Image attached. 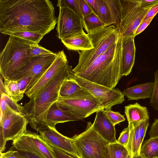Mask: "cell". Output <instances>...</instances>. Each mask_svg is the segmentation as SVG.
Masks as SVG:
<instances>
[{"label":"cell","mask_w":158,"mask_h":158,"mask_svg":"<svg viewBox=\"0 0 158 158\" xmlns=\"http://www.w3.org/2000/svg\"><path fill=\"white\" fill-rule=\"evenodd\" d=\"M103 158H111L110 156L107 147Z\"/></svg>","instance_id":"49"},{"label":"cell","mask_w":158,"mask_h":158,"mask_svg":"<svg viewBox=\"0 0 158 158\" xmlns=\"http://www.w3.org/2000/svg\"><path fill=\"white\" fill-rule=\"evenodd\" d=\"M74 77L82 88L90 93L103 106L104 109H111L114 106L120 104L125 100L124 96L118 89L109 88L74 74Z\"/></svg>","instance_id":"9"},{"label":"cell","mask_w":158,"mask_h":158,"mask_svg":"<svg viewBox=\"0 0 158 158\" xmlns=\"http://www.w3.org/2000/svg\"><path fill=\"white\" fill-rule=\"evenodd\" d=\"M61 41L69 50L83 51L94 48L87 34L84 31L70 38L61 40Z\"/></svg>","instance_id":"19"},{"label":"cell","mask_w":158,"mask_h":158,"mask_svg":"<svg viewBox=\"0 0 158 158\" xmlns=\"http://www.w3.org/2000/svg\"><path fill=\"white\" fill-rule=\"evenodd\" d=\"M59 8L56 28L59 39L61 40L84 31L83 23L79 15L67 6Z\"/></svg>","instance_id":"13"},{"label":"cell","mask_w":158,"mask_h":158,"mask_svg":"<svg viewBox=\"0 0 158 158\" xmlns=\"http://www.w3.org/2000/svg\"><path fill=\"white\" fill-rule=\"evenodd\" d=\"M134 37L122 38L121 58V76L128 75L135 63L136 48Z\"/></svg>","instance_id":"17"},{"label":"cell","mask_w":158,"mask_h":158,"mask_svg":"<svg viewBox=\"0 0 158 158\" xmlns=\"http://www.w3.org/2000/svg\"><path fill=\"white\" fill-rule=\"evenodd\" d=\"M125 113L128 123H140L144 121L149 120L147 108L137 102L125 106Z\"/></svg>","instance_id":"21"},{"label":"cell","mask_w":158,"mask_h":158,"mask_svg":"<svg viewBox=\"0 0 158 158\" xmlns=\"http://www.w3.org/2000/svg\"><path fill=\"white\" fill-rule=\"evenodd\" d=\"M129 137V126L124 129L121 133L119 136L117 140V142L125 146H127Z\"/></svg>","instance_id":"36"},{"label":"cell","mask_w":158,"mask_h":158,"mask_svg":"<svg viewBox=\"0 0 158 158\" xmlns=\"http://www.w3.org/2000/svg\"><path fill=\"white\" fill-rule=\"evenodd\" d=\"M50 146L53 151L56 158H75L59 149Z\"/></svg>","instance_id":"42"},{"label":"cell","mask_w":158,"mask_h":158,"mask_svg":"<svg viewBox=\"0 0 158 158\" xmlns=\"http://www.w3.org/2000/svg\"><path fill=\"white\" fill-rule=\"evenodd\" d=\"M83 27L87 33L101 28L106 27L105 24L93 12L84 17Z\"/></svg>","instance_id":"26"},{"label":"cell","mask_w":158,"mask_h":158,"mask_svg":"<svg viewBox=\"0 0 158 158\" xmlns=\"http://www.w3.org/2000/svg\"><path fill=\"white\" fill-rule=\"evenodd\" d=\"M93 124L96 131L109 143L117 142L114 126L109 119L104 109L98 110Z\"/></svg>","instance_id":"16"},{"label":"cell","mask_w":158,"mask_h":158,"mask_svg":"<svg viewBox=\"0 0 158 158\" xmlns=\"http://www.w3.org/2000/svg\"><path fill=\"white\" fill-rule=\"evenodd\" d=\"M122 40L111 45L84 71L74 74L110 89L115 88L122 77Z\"/></svg>","instance_id":"3"},{"label":"cell","mask_w":158,"mask_h":158,"mask_svg":"<svg viewBox=\"0 0 158 158\" xmlns=\"http://www.w3.org/2000/svg\"><path fill=\"white\" fill-rule=\"evenodd\" d=\"M158 12V3L152 7L145 17L143 21H145L152 17H154Z\"/></svg>","instance_id":"44"},{"label":"cell","mask_w":158,"mask_h":158,"mask_svg":"<svg viewBox=\"0 0 158 158\" xmlns=\"http://www.w3.org/2000/svg\"><path fill=\"white\" fill-rule=\"evenodd\" d=\"M98 13V17L105 24L106 27L114 24L109 8L104 0H97Z\"/></svg>","instance_id":"28"},{"label":"cell","mask_w":158,"mask_h":158,"mask_svg":"<svg viewBox=\"0 0 158 158\" xmlns=\"http://www.w3.org/2000/svg\"><path fill=\"white\" fill-rule=\"evenodd\" d=\"M56 57L57 53H54L52 54L33 57L27 64L7 79L17 81L27 77H32L28 89L42 76L54 62Z\"/></svg>","instance_id":"11"},{"label":"cell","mask_w":158,"mask_h":158,"mask_svg":"<svg viewBox=\"0 0 158 158\" xmlns=\"http://www.w3.org/2000/svg\"><path fill=\"white\" fill-rule=\"evenodd\" d=\"M124 158H132V157L131 155L129 153Z\"/></svg>","instance_id":"50"},{"label":"cell","mask_w":158,"mask_h":158,"mask_svg":"<svg viewBox=\"0 0 158 158\" xmlns=\"http://www.w3.org/2000/svg\"><path fill=\"white\" fill-rule=\"evenodd\" d=\"M154 83L148 82L128 88L122 92L128 100L150 98L153 91Z\"/></svg>","instance_id":"20"},{"label":"cell","mask_w":158,"mask_h":158,"mask_svg":"<svg viewBox=\"0 0 158 158\" xmlns=\"http://www.w3.org/2000/svg\"><path fill=\"white\" fill-rule=\"evenodd\" d=\"M4 84L8 96L17 102L23 98L24 94L21 91L17 81L4 79Z\"/></svg>","instance_id":"27"},{"label":"cell","mask_w":158,"mask_h":158,"mask_svg":"<svg viewBox=\"0 0 158 158\" xmlns=\"http://www.w3.org/2000/svg\"><path fill=\"white\" fill-rule=\"evenodd\" d=\"M73 69L71 66L67 64L23 106V114L32 128L38 131L44 130L48 111L58 100L61 86L66 79L73 75Z\"/></svg>","instance_id":"2"},{"label":"cell","mask_w":158,"mask_h":158,"mask_svg":"<svg viewBox=\"0 0 158 158\" xmlns=\"http://www.w3.org/2000/svg\"><path fill=\"white\" fill-rule=\"evenodd\" d=\"M143 143L140 156L144 158H158V136L150 138Z\"/></svg>","instance_id":"25"},{"label":"cell","mask_w":158,"mask_h":158,"mask_svg":"<svg viewBox=\"0 0 158 158\" xmlns=\"http://www.w3.org/2000/svg\"><path fill=\"white\" fill-rule=\"evenodd\" d=\"M155 80L153 91L149 102L150 105L158 111V69L154 73Z\"/></svg>","instance_id":"33"},{"label":"cell","mask_w":158,"mask_h":158,"mask_svg":"<svg viewBox=\"0 0 158 158\" xmlns=\"http://www.w3.org/2000/svg\"><path fill=\"white\" fill-rule=\"evenodd\" d=\"M104 110L106 114L114 126L125 120L123 116L119 113L113 111L111 109Z\"/></svg>","instance_id":"35"},{"label":"cell","mask_w":158,"mask_h":158,"mask_svg":"<svg viewBox=\"0 0 158 158\" xmlns=\"http://www.w3.org/2000/svg\"><path fill=\"white\" fill-rule=\"evenodd\" d=\"M54 52L39 45L33 44L30 45V53L31 57L40 56L53 54Z\"/></svg>","instance_id":"34"},{"label":"cell","mask_w":158,"mask_h":158,"mask_svg":"<svg viewBox=\"0 0 158 158\" xmlns=\"http://www.w3.org/2000/svg\"><path fill=\"white\" fill-rule=\"evenodd\" d=\"M158 3V0H141V6L143 8H152Z\"/></svg>","instance_id":"46"},{"label":"cell","mask_w":158,"mask_h":158,"mask_svg":"<svg viewBox=\"0 0 158 158\" xmlns=\"http://www.w3.org/2000/svg\"><path fill=\"white\" fill-rule=\"evenodd\" d=\"M55 102L78 120H82L99 110L104 109L103 106L90 93L83 88L71 96L59 98Z\"/></svg>","instance_id":"8"},{"label":"cell","mask_w":158,"mask_h":158,"mask_svg":"<svg viewBox=\"0 0 158 158\" xmlns=\"http://www.w3.org/2000/svg\"><path fill=\"white\" fill-rule=\"evenodd\" d=\"M79 3L81 11L83 17L93 12L91 8L85 0H79Z\"/></svg>","instance_id":"40"},{"label":"cell","mask_w":158,"mask_h":158,"mask_svg":"<svg viewBox=\"0 0 158 158\" xmlns=\"http://www.w3.org/2000/svg\"><path fill=\"white\" fill-rule=\"evenodd\" d=\"M77 120H78L73 115L62 109L55 102L48 111L43 130L56 128L55 126L58 123Z\"/></svg>","instance_id":"18"},{"label":"cell","mask_w":158,"mask_h":158,"mask_svg":"<svg viewBox=\"0 0 158 158\" xmlns=\"http://www.w3.org/2000/svg\"><path fill=\"white\" fill-rule=\"evenodd\" d=\"M28 123L23 114L16 112L0 118V145H5L7 141H13L25 132Z\"/></svg>","instance_id":"12"},{"label":"cell","mask_w":158,"mask_h":158,"mask_svg":"<svg viewBox=\"0 0 158 158\" xmlns=\"http://www.w3.org/2000/svg\"><path fill=\"white\" fill-rule=\"evenodd\" d=\"M149 125V120L141 122L139 124V135L142 144L145 136L147 130Z\"/></svg>","instance_id":"38"},{"label":"cell","mask_w":158,"mask_h":158,"mask_svg":"<svg viewBox=\"0 0 158 158\" xmlns=\"http://www.w3.org/2000/svg\"><path fill=\"white\" fill-rule=\"evenodd\" d=\"M56 6L59 8L69 7L79 16L83 23L84 17L81 11L79 0H59L57 1Z\"/></svg>","instance_id":"31"},{"label":"cell","mask_w":158,"mask_h":158,"mask_svg":"<svg viewBox=\"0 0 158 158\" xmlns=\"http://www.w3.org/2000/svg\"><path fill=\"white\" fill-rule=\"evenodd\" d=\"M0 96L1 116L5 115L12 112L23 114V106L13 100L5 94H3Z\"/></svg>","instance_id":"23"},{"label":"cell","mask_w":158,"mask_h":158,"mask_svg":"<svg viewBox=\"0 0 158 158\" xmlns=\"http://www.w3.org/2000/svg\"><path fill=\"white\" fill-rule=\"evenodd\" d=\"M13 147L19 151L33 154L40 158H56L51 147L36 133L27 131L13 141Z\"/></svg>","instance_id":"10"},{"label":"cell","mask_w":158,"mask_h":158,"mask_svg":"<svg viewBox=\"0 0 158 158\" xmlns=\"http://www.w3.org/2000/svg\"><path fill=\"white\" fill-rule=\"evenodd\" d=\"M39 132L40 137L49 145L59 149L74 157L78 158L71 138L62 135L56 128H49Z\"/></svg>","instance_id":"15"},{"label":"cell","mask_w":158,"mask_h":158,"mask_svg":"<svg viewBox=\"0 0 158 158\" xmlns=\"http://www.w3.org/2000/svg\"><path fill=\"white\" fill-rule=\"evenodd\" d=\"M25 153L24 154L27 156V158H40L33 154L27 152Z\"/></svg>","instance_id":"48"},{"label":"cell","mask_w":158,"mask_h":158,"mask_svg":"<svg viewBox=\"0 0 158 158\" xmlns=\"http://www.w3.org/2000/svg\"><path fill=\"white\" fill-rule=\"evenodd\" d=\"M150 138L158 136V119H156L150 127L149 132Z\"/></svg>","instance_id":"43"},{"label":"cell","mask_w":158,"mask_h":158,"mask_svg":"<svg viewBox=\"0 0 158 158\" xmlns=\"http://www.w3.org/2000/svg\"><path fill=\"white\" fill-rule=\"evenodd\" d=\"M154 17L150 18L143 21L137 27L135 34V37L143 31L148 26Z\"/></svg>","instance_id":"41"},{"label":"cell","mask_w":158,"mask_h":158,"mask_svg":"<svg viewBox=\"0 0 158 158\" xmlns=\"http://www.w3.org/2000/svg\"><path fill=\"white\" fill-rule=\"evenodd\" d=\"M110 12L114 24L115 26L118 21L120 12L119 0H104Z\"/></svg>","instance_id":"32"},{"label":"cell","mask_w":158,"mask_h":158,"mask_svg":"<svg viewBox=\"0 0 158 158\" xmlns=\"http://www.w3.org/2000/svg\"><path fill=\"white\" fill-rule=\"evenodd\" d=\"M0 158H27L24 154L21 155L18 151L9 150L6 152H0Z\"/></svg>","instance_id":"37"},{"label":"cell","mask_w":158,"mask_h":158,"mask_svg":"<svg viewBox=\"0 0 158 158\" xmlns=\"http://www.w3.org/2000/svg\"><path fill=\"white\" fill-rule=\"evenodd\" d=\"M68 64L63 50L57 53V57L53 64L42 76L25 92L30 98L35 96L62 68Z\"/></svg>","instance_id":"14"},{"label":"cell","mask_w":158,"mask_h":158,"mask_svg":"<svg viewBox=\"0 0 158 158\" xmlns=\"http://www.w3.org/2000/svg\"><path fill=\"white\" fill-rule=\"evenodd\" d=\"M71 138L78 158H103L109 144L96 131L90 122L84 132Z\"/></svg>","instance_id":"7"},{"label":"cell","mask_w":158,"mask_h":158,"mask_svg":"<svg viewBox=\"0 0 158 158\" xmlns=\"http://www.w3.org/2000/svg\"><path fill=\"white\" fill-rule=\"evenodd\" d=\"M82 89L75 80L73 73L71 77L66 79L62 84L60 90L59 98L71 96L80 91Z\"/></svg>","instance_id":"24"},{"label":"cell","mask_w":158,"mask_h":158,"mask_svg":"<svg viewBox=\"0 0 158 158\" xmlns=\"http://www.w3.org/2000/svg\"><path fill=\"white\" fill-rule=\"evenodd\" d=\"M32 78V77H29L17 81L20 90L23 94H24L25 93Z\"/></svg>","instance_id":"39"},{"label":"cell","mask_w":158,"mask_h":158,"mask_svg":"<svg viewBox=\"0 0 158 158\" xmlns=\"http://www.w3.org/2000/svg\"><path fill=\"white\" fill-rule=\"evenodd\" d=\"M89 4L93 12L98 16V7L97 0H85Z\"/></svg>","instance_id":"45"},{"label":"cell","mask_w":158,"mask_h":158,"mask_svg":"<svg viewBox=\"0 0 158 158\" xmlns=\"http://www.w3.org/2000/svg\"><path fill=\"white\" fill-rule=\"evenodd\" d=\"M132 158H144L142 156H141L140 155H138L137 156H134Z\"/></svg>","instance_id":"51"},{"label":"cell","mask_w":158,"mask_h":158,"mask_svg":"<svg viewBox=\"0 0 158 158\" xmlns=\"http://www.w3.org/2000/svg\"><path fill=\"white\" fill-rule=\"evenodd\" d=\"M139 123H128L129 137L126 147L132 158L134 156L140 155L142 144L140 142L139 135Z\"/></svg>","instance_id":"22"},{"label":"cell","mask_w":158,"mask_h":158,"mask_svg":"<svg viewBox=\"0 0 158 158\" xmlns=\"http://www.w3.org/2000/svg\"><path fill=\"white\" fill-rule=\"evenodd\" d=\"M94 48L89 50L78 51V62L73 69L76 74L86 69L92 62L103 54L111 45L120 39L118 29L114 25L101 28L87 33Z\"/></svg>","instance_id":"4"},{"label":"cell","mask_w":158,"mask_h":158,"mask_svg":"<svg viewBox=\"0 0 158 158\" xmlns=\"http://www.w3.org/2000/svg\"><path fill=\"white\" fill-rule=\"evenodd\" d=\"M57 23L52 2L48 0H0V32L29 31L44 36Z\"/></svg>","instance_id":"1"},{"label":"cell","mask_w":158,"mask_h":158,"mask_svg":"<svg viewBox=\"0 0 158 158\" xmlns=\"http://www.w3.org/2000/svg\"><path fill=\"white\" fill-rule=\"evenodd\" d=\"M107 148L111 158H124L129 153L125 146L117 142L109 143Z\"/></svg>","instance_id":"29"},{"label":"cell","mask_w":158,"mask_h":158,"mask_svg":"<svg viewBox=\"0 0 158 158\" xmlns=\"http://www.w3.org/2000/svg\"><path fill=\"white\" fill-rule=\"evenodd\" d=\"M6 35L19 37L36 44H39L44 36L38 33L29 31L15 32Z\"/></svg>","instance_id":"30"},{"label":"cell","mask_w":158,"mask_h":158,"mask_svg":"<svg viewBox=\"0 0 158 158\" xmlns=\"http://www.w3.org/2000/svg\"><path fill=\"white\" fill-rule=\"evenodd\" d=\"M2 77H3V76L1 75H0V95L3 94H5L8 95V94L6 91V88L4 85V84L3 83L2 81Z\"/></svg>","instance_id":"47"},{"label":"cell","mask_w":158,"mask_h":158,"mask_svg":"<svg viewBox=\"0 0 158 158\" xmlns=\"http://www.w3.org/2000/svg\"><path fill=\"white\" fill-rule=\"evenodd\" d=\"M120 12L115 26L119 30L120 38L135 37L136 31L151 8H143L141 0H119Z\"/></svg>","instance_id":"6"},{"label":"cell","mask_w":158,"mask_h":158,"mask_svg":"<svg viewBox=\"0 0 158 158\" xmlns=\"http://www.w3.org/2000/svg\"><path fill=\"white\" fill-rule=\"evenodd\" d=\"M34 44L23 39L10 35L0 54V73L7 78L27 64L33 57L30 53V45Z\"/></svg>","instance_id":"5"}]
</instances>
